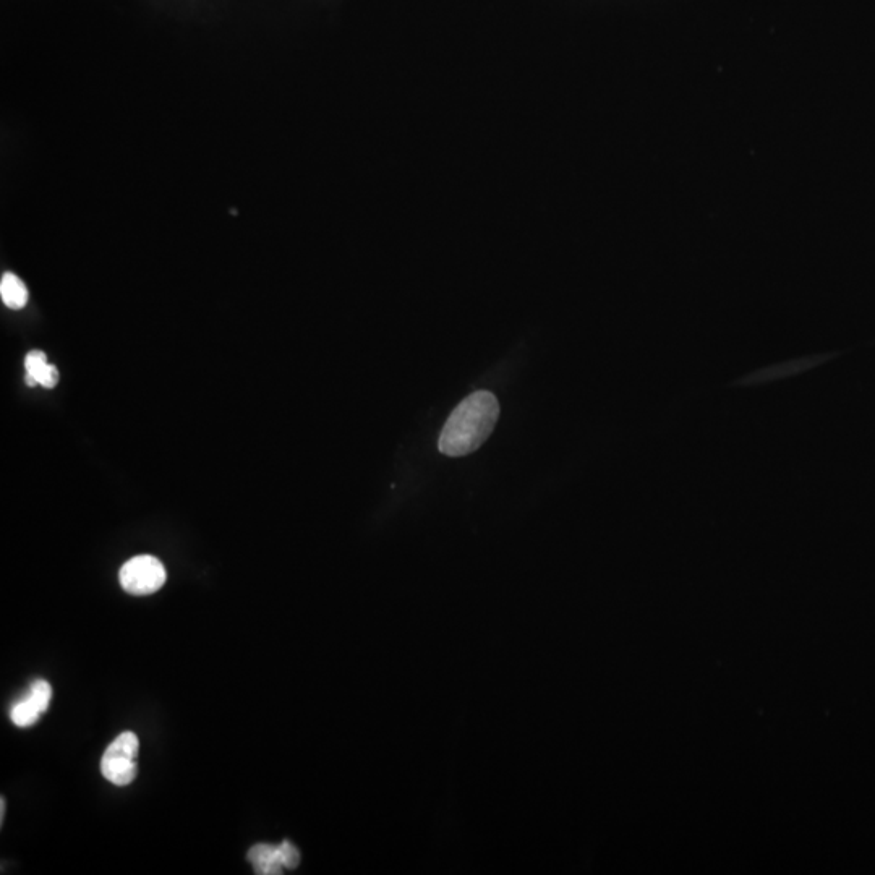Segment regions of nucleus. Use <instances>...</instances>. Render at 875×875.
Instances as JSON below:
<instances>
[{
    "label": "nucleus",
    "instance_id": "nucleus-1",
    "mask_svg": "<svg viewBox=\"0 0 875 875\" xmlns=\"http://www.w3.org/2000/svg\"><path fill=\"white\" fill-rule=\"evenodd\" d=\"M500 419V404L490 391H477L462 399L444 423L438 441L440 453L449 457L467 456L477 451L495 430Z\"/></svg>",
    "mask_w": 875,
    "mask_h": 875
},
{
    "label": "nucleus",
    "instance_id": "nucleus-2",
    "mask_svg": "<svg viewBox=\"0 0 875 875\" xmlns=\"http://www.w3.org/2000/svg\"><path fill=\"white\" fill-rule=\"evenodd\" d=\"M140 749L138 736L132 731H125L117 736L101 760V773L107 782L116 786H127L137 777V757Z\"/></svg>",
    "mask_w": 875,
    "mask_h": 875
},
{
    "label": "nucleus",
    "instance_id": "nucleus-3",
    "mask_svg": "<svg viewBox=\"0 0 875 875\" xmlns=\"http://www.w3.org/2000/svg\"><path fill=\"white\" fill-rule=\"evenodd\" d=\"M166 577L163 563L150 555L135 556L119 572L122 589L132 595L156 594L166 584Z\"/></svg>",
    "mask_w": 875,
    "mask_h": 875
},
{
    "label": "nucleus",
    "instance_id": "nucleus-4",
    "mask_svg": "<svg viewBox=\"0 0 875 875\" xmlns=\"http://www.w3.org/2000/svg\"><path fill=\"white\" fill-rule=\"evenodd\" d=\"M247 859L253 864L255 872L261 875L281 874L284 867L279 858L278 846L266 845V843L252 846L248 851Z\"/></svg>",
    "mask_w": 875,
    "mask_h": 875
},
{
    "label": "nucleus",
    "instance_id": "nucleus-5",
    "mask_svg": "<svg viewBox=\"0 0 875 875\" xmlns=\"http://www.w3.org/2000/svg\"><path fill=\"white\" fill-rule=\"evenodd\" d=\"M0 297L7 307L12 310H20L28 302V291L22 279L15 274L5 273L0 281Z\"/></svg>",
    "mask_w": 875,
    "mask_h": 875
},
{
    "label": "nucleus",
    "instance_id": "nucleus-6",
    "mask_svg": "<svg viewBox=\"0 0 875 875\" xmlns=\"http://www.w3.org/2000/svg\"><path fill=\"white\" fill-rule=\"evenodd\" d=\"M41 713H43V710L36 704L35 700L31 699L30 696H26L25 699L13 705L10 718H12V722L15 725L20 726V728H26V726L35 725L38 722V718L41 717Z\"/></svg>",
    "mask_w": 875,
    "mask_h": 875
},
{
    "label": "nucleus",
    "instance_id": "nucleus-7",
    "mask_svg": "<svg viewBox=\"0 0 875 875\" xmlns=\"http://www.w3.org/2000/svg\"><path fill=\"white\" fill-rule=\"evenodd\" d=\"M28 696L35 700L36 704L41 707L43 712H46V710L49 709V704H51L52 699L51 684L44 681V679H39V681H36V683H33V686H31Z\"/></svg>",
    "mask_w": 875,
    "mask_h": 875
},
{
    "label": "nucleus",
    "instance_id": "nucleus-8",
    "mask_svg": "<svg viewBox=\"0 0 875 875\" xmlns=\"http://www.w3.org/2000/svg\"><path fill=\"white\" fill-rule=\"evenodd\" d=\"M47 365H49V363H47L46 354H44V352H41V350H31L30 354L26 355V373H30V375L33 376L36 381L39 380V376H41V373L46 370Z\"/></svg>",
    "mask_w": 875,
    "mask_h": 875
},
{
    "label": "nucleus",
    "instance_id": "nucleus-9",
    "mask_svg": "<svg viewBox=\"0 0 875 875\" xmlns=\"http://www.w3.org/2000/svg\"><path fill=\"white\" fill-rule=\"evenodd\" d=\"M279 848V858H281L282 866L287 867V869H295V867L299 866L300 863V853L297 848H295L292 843L289 841H284L281 845H278Z\"/></svg>",
    "mask_w": 875,
    "mask_h": 875
},
{
    "label": "nucleus",
    "instance_id": "nucleus-10",
    "mask_svg": "<svg viewBox=\"0 0 875 875\" xmlns=\"http://www.w3.org/2000/svg\"><path fill=\"white\" fill-rule=\"evenodd\" d=\"M59 370L54 365H47L46 370L39 376V385L43 388L52 389L59 383Z\"/></svg>",
    "mask_w": 875,
    "mask_h": 875
},
{
    "label": "nucleus",
    "instance_id": "nucleus-11",
    "mask_svg": "<svg viewBox=\"0 0 875 875\" xmlns=\"http://www.w3.org/2000/svg\"><path fill=\"white\" fill-rule=\"evenodd\" d=\"M0 809H2V811H0V820H2V822H4V816H5V801H4V799H2V801H0Z\"/></svg>",
    "mask_w": 875,
    "mask_h": 875
}]
</instances>
